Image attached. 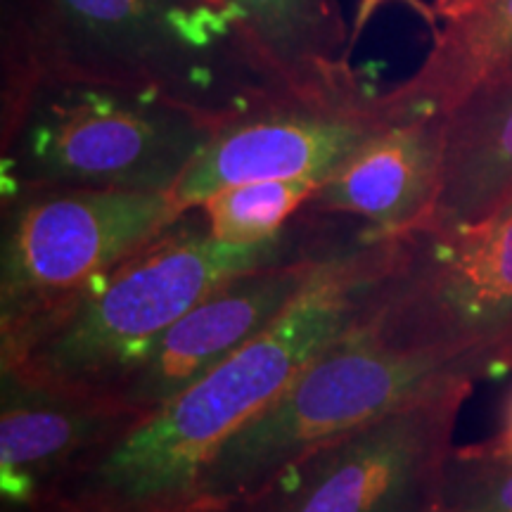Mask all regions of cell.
I'll use <instances>...</instances> for the list:
<instances>
[{"mask_svg": "<svg viewBox=\"0 0 512 512\" xmlns=\"http://www.w3.org/2000/svg\"><path fill=\"white\" fill-rule=\"evenodd\" d=\"M394 249L396 238H373L366 228L351 242H337L266 330L112 444L81 458L41 498L105 505L190 501L214 453L356 323Z\"/></svg>", "mask_w": 512, "mask_h": 512, "instance_id": "cell-1", "label": "cell"}, {"mask_svg": "<svg viewBox=\"0 0 512 512\" xmlns=\"http://www.w3.org/2000/svg\"><path fill=\"white\" fill-rule=\"evenodd\" d=\"M0 124L41 83L157 93L223 121L283 98L195 0H0Z\"/></svg>", "mask_w": 512, "mask_h": 512, "instance_id": "cell-2", "label": "cell"}, {"mask_svg": "<svg viewBox=\"0 0 512 512\" xmlns=\"http://www.w3.org/2000/svg\"><path fill=\"white\" fill-rule=\"evenodd\" d=\"M325 228L328 216L302 209L278 238L235 245L216 240L202 211L192 209L81 290L0 330L3 375L43 387L100 392L216 287L306 252Z\"/></svg>", "mask_w": 512, "mask_h": 512, "instance_id": "cell-3", "label": "cell"}, {"mask_svg": "<svg viewBox=\"0 0 512 512\" xmlns=\"http://www.w3.org/2000/svg\"><path fill=\"white\" fill-rule=\"evenodd\" d=\"M216 126L157 93L46 81L0 124V195L22 188L171 195Z\"/></svg>", "mask_w": 512, "mask_h": 512, "instance_id": "cell-4", "label": "cell"}, {"mask_svg": "<svg viewBox=\"0 0 512 512\" xmlns=\"http://www.w3.org/2000/svg\"><path fill=\"white\" fill-rule=\"evenodd\" d=\"M477 375L456 358L394 347L356 320L214 453L192 498L214 505L247 501L318 446Z\"/></svg>", "mask_w": 512, "mask_h": 512, "instance_id": "cell-5", "label": "cell"}, {"mask_svg": "<svg viewBox=\"0 0 512 512\" xmlns=\"http://www.w3.org/2000/svg\"><path fill=\"white\" fill-rule=\"evenodd\" d=\"M358 320L394 347L456 358L479 375L512 363V207L470 228L396 238Z\"/></svg>", "mask_w": 512, "mask_h": 512, "instance_id": "cell-6", "label": "cell"}, {"mask_svg": "<svg viewBox=\"0 0 512 512\" xmlns=\"http://www.w3.org/2000/svg\"><path fill=\"white\" fill-rule=\"evenodd\" d=\"M3 200L0 330L81 290L181 219L171 195L22 188Z\"/></svg>", "mask_w": 512, "mask_h": 512, "instance_id": "cell-7", "label": "cell"}, {"mask_svg": "<svg viewBox=\"0 0 512 512\" xmlns=\"http://www.w3.org/2000/svg\"><path fill=\"white\" fill-rule=\"evenodd\" d=\"M472 380L448 384L318 446L233 512H430Z\"/></svg>", "mask_w": 512, "mask_h": 512, "instance_id": "cell-8", "label": "cell"}, {"mask_svg": "<svg viewBox=\"0 0 512 512\" xmlns=\"http://www.w3.org/2000/svg\"><path fill=\"white\" fill-rule=\"evenodd\" d=\"M389 121L382 93L370 83L337 95L264 100L216 126L171 190V202L183 216L230 185L280 178L323 183Z\"/></svg>", "mask_w": 512, "mask_h": 512, "instance_id": "cell-9", "label": "cell"}, {"mask_svg": "<svg viewBox=\"0 0 512 512\" xmlns=\"http://www.w3.org/2000/svg\"><path fill=\"white\" fill-rule=\"evenodd\" d=\"M330 230L328 223L323 238L306 252L240 273L216 287L152 339L98 394L112 396L143 418L176 399L266 330L299 297L320 261L337 245Z\"/></svg>", "mask_w": 512, "mask_h": 512, "instance_id": "cell-10", "label": "cell"}, {"mask_svg": "<svg viewBox=\"0 0 512 512\" xmlns=\"http://www.w3.org/2000/svg\"><path fill=\"white\" fill-rule=\"evenodd\" d=\"M444 124V114L384 124L313 190L304 211L354 219L373 238L425 228L439 192Z\"/></svg>", "mask_w": 512, "mask_h": 512, "instance_id": "cell-11", "label": "cell"}, {"mask_svg": "<svg viewBox=\"0 0 512 512\" xmlns=\"http://www.w3.org/2000/svg\"><path fill=\"white\" fill-rule=\"evenodd\" d=\"M143 418L112 396L43 387L3 375L0 477L12 503H36L86 458Z\"/></svg>", "mask_w": 512, "mask_h": 512, "instance_id": "cell-12", "label": "cell"}, {"mask_svg": "<svg viewBox=\"0 0 512 512\" xmlns=\"http://www.w3.org/2000/svg\"><path fill=\"white\" fill-rule=\"evenodd\" d=\"M228 24L256 74L280 95L366 86L351 67V29L337 0H195Z\"/></svg>", "mask_w": 512, "mask_h": 512, "instance_id": "cell-13", "label": "cell"}, {"mask_svg": "<svg viewBox=\"0 0 512 512\" xmlns=\"http://www.w3.org/2000/svg\"><path fill=\"white\" fill-rule=\"evenodd\" d=\"M512 202V67L446 114L437 202L420 230H458Z\"/></svg>", "mask_w": 512, "mask_h": 512, "instance_id": "cell-14", "label": "cell"}, {"mask_svg": "<svg viewBox=\"0 0 512 512\" xmlns=\"http://www.w3.org/2000/svg\"><path fill=\"white\" fill-rule=\"evenodd\" d=\"M430 53L406 81L382 93L389 119L446 114L512 67V0H477L434 31Z\"/></svg>", "mask_w": 512, "mask_h": 512, "instance_id": "cell-15", "label": "cell"}, {"mask_svg": "<svg viewBox=\"0 0 512 512\" xmlns=\"http://www.w3.org/2000/svg\"><path fill=\"white\" fill-rule=\"evenodd\" d=\"M318 185L311 178L240 183L214 192L197 209L216 240L252 245L278 238L311 200Z\"/></svg>", "mask_w": 512, "mask_h": 512, "instance_id": "cell-16", "label": "cell"}, {"mask_svg": "<svg viewBox=\"0 0 512 512\" xmlns=\"http://www.w3.org/2000/svg\"><path fill=\"white\" fill-rule=\"evenodd\" d=\"M430 512H512V458L486 444L451 453Z\"/></svg>", "mask_w": 512, "mask_h": 512, "instance_id": "cell-17", "label": "cell"}, {"mask_svg": "<svg viewBox=\"0 0 512 512\" xmlns=\"http://www.w3.org/2000/svg\"><path fill=\"white\" fill-rule=\"evenodd\" d=\"M392 3H399V5H406V8H411L415 15H418L422 22L430 27V31L439 29V17L437 12H434L432 3H427V0H358L356 5V12H354V24H351V46H356L358 41H361L363 31L370 27V22H373V17L380 12L384 5H392Z\"/></svg>", "mask_w": 512, "mask_h": 512, "instance_id": "cell-18", "label": "cell"}, {"mask_svg": "<svg viewBox=\"0 0 512 512\" xmlns=\"http://www.w3.org/2000/svg\"><path fill=\"white\" fill-rule=\"evenodd\" d=\"M491 448V451L496 453H503V456L512 458V394H510V401H508V408H505V422H503V430L501 434L494 441H489L486 444Z\"/></svg>", "mask_w": 512, "mask_h": 512, "instance_id": "cell-19", "label": "cell"}, {"mask_svg": "<svg viewBox=\"0 0 512 512\" xmlns=\"http://www.w3.org/2000/svg\"><path fill=\"white\" fill-rule=\"evenodd\" d=\"M477 0H432V8L437 12L439 24L446 22V19L463 15L465 10H470Z\"/></svg>", "mask_w": 512, "mask_h": 512, "instance_id": "cell-20", "label": "cell"}, {"mask_svg": "<svg viewBox=\"0 0 512 512\" xmlns=\"http://www.w3.org/2000/svg\"><path fill=\"white\" fill-rule=\"evenodd\" d=\"M508 207H512V202H510V204H508Z\"/></svg>", "mask_w": 512, "mask_h": 512, "instance_id": "cell-21", "label": "cell"}]
</instances>
